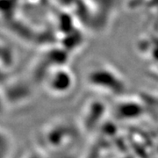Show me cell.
<instances>
[{"label": "cell", "mask_w": 158, "mask_h": 158, "mask_svg": "<svg viewBox=\"0 0 158 158\" xmlns=\"http://www.w3.org/2000/svg\"><path fill=\"white\" fill-rule=\"evenodd\" d=\"M27 158H37L35 156H27Z\"/></svg>", "instance_id": "1"}]
</instances>
